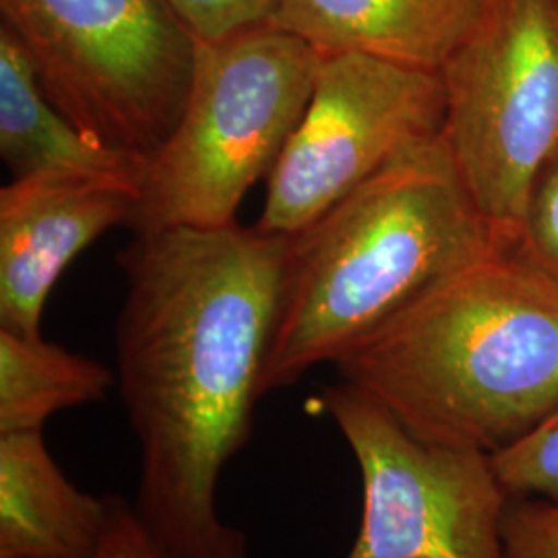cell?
I'll return each instance as SVG.
<instances>
[{
  "label": "cell",
  "mask_w": 558,
  "mask_h": 558,
  "mask_svg": "<svg viewBox=\"0 0 558 558\" xmlns=\"http://www.w3.org/2000/svg\"><path fill=\"white\" fill-rule=\"evenodd\" d=\"M288 236L240 228L135 234L119 255L117 383L140 449L133 509L168 558H246L218 490L253 433Z\"/></svg>",
  "instance_id": "1"
},
{
  "label": "cell",
  "mask_w": 558,
  "mask_h": 558,
  "mask_svg": "<svg viewBox=\"0 0 558 558\" xmlns=\"http://www.w3.org/2000/svg\"><path fill=\"white\" fill-rule=\"evenodd\" d=\"M333 366L416 439L493 456L558 408V290L490 251Z\"/></svg>",
  "instance_id": "2"
},
{
  "label": "cell",
  "mask_w": 558,
  "mask_h": 558,
  "mask_svg": "<svg viewBox=\"0 0 558 558\" xmlns=\"http://www.w3.org/2000/svg\"><path fill=\"white\" fill-rule=\"evenodd\" d=\"M497 248L442 135L412 149L288 236L260 398L333 364L440 279Z\"/></svg>",
  "instance_id": "3"
},
{
  "label": "cell",
  "mask_w": 558,
  "mask_h": 558,
  "mask_svg": "<svg viewBox=\"0 0 558 558\" xmlns=\"http://www.w3.org/2000/svg\"><path fill=\"white\" fill-rule=\"evenodd\" d=\"M323 52L274 23L197 40L189 98L147 158L131 228H226L306 112Z\"/></svg>",
  "instance_id": "4"
},
{
  "label": "cell",
  "mask_w": 558,
  "mask_h": 558,
  "mask_svg": "<svg viewBox=\"0 0 558 558\" xmlns=\"http://www.w3.org/2000/svg\"><path fill=\"white\" fill-rule=\"evenodd\" d=\"M46 98L89 137L151 158L174 131L195 36L166 0H0Z\"/></svg>",
  "instance_id": "5"
},
{
  "label": "cell",
  "mask_w": 558,
  "mask_h": 558,
  "mask_svg": "<svg viewBox=\"0 0 558 558\" xmlns=\"http://www.w3.org/2000/svg\"><path fill=\"white\" fill-rule=\"evenodd\" d=\"M440 80L442 140L490 236L511 251L558 154V0H488Z\"/></svg>",
  "instance_id": "6"
},
{
  "label": "cell",
  "mask_w": 558,
  "mask_h": 558,
  "mask_svg": "<svg viewBox=\"0 0 558 558\" xmlns=\"http://www.w3.org/2000/svg\"><path fill=\"white\" fill-rule=\"evenodd\" d=\"M319 405L362 478V521L345 558H505L511 495L490 453L416 439L345 380L325 387Z\"/></svg>",
  "instance_id": "7"
},
{
  "label": "cell",
  "mask_w": 558,
  "mask_h": 558,
  "mask_svg": "<svg viewBox=\"0 0 558 558\" xmlns=\"http://www.w3.org/2000/svg\"><path fill=\"white\" fill-rule=\"evenodd\" d=\"M445 122L440 73L364 54H323L306 112L267 177L257 228L294 236Z\"/></svg>",
  "instance_id": "8"
},
{
  "label": "cell",
  "mask_w": 558,
  "mask_h": 558,
  "mask_svg": "<svg viewBox=\"0 0 558 558\" xmlns=\"http://www.w3.org/2000/svg\"><path fill=\"white\" fill-rule=\"evenodd\" d=\"M140 189L66 174L13 179L0 191V329L41 336L48 296L104 232L131 226Z\"/></svg>",
  "instance_id": "9"
},
{
  "label": "cell",
  "mask_w": 558,
  "mask_h": 558,
  "mask_svg": "<svg viewBox=\"0 0 558 558\" xmlns=\"http://www.w3.org/2000/svg\"><path fill=\"white\" fill-rule=\"evenodd\" d=\"M486 4L488 0H276L269 23L323 54H364L440 73Z\"/></svg>",
  "instance_id": "10"
},
{
  "label": "cell",
  "mask_w": 558,
  "mask_h": 558,
  "mask_svg": "<svg viewBox=\"0 0 558 558\" xmlns=\"http://www.w3.org/2000/svg\"><path fill=\"white\" fill-rule=\"evenodd\" d=\"M110 507L66 478L44 430L0 435V558H96Z\"/></svg>",
  "instance_id": "11"
},
{
  "label": "cell",
  "mask_w": 558,
  "mask_h": 558,
  "mask_svg": "<svg viewBox=\"0 0 558 558\" xmlns=\"http://www.w3.org/2000/svg\"><path fill=\"white\" fill-rule=\"evenodd\" d=\"M0 156L13 179L66 174L124 180L137 189L147 160L89 137L41 92L17 36L0 25Z\"/></svg>",
  "instance_id": "12"
},
{
  "label": "cell",
  "mask_w": 558,
  "mask_h": 558,
  "mask_svg": "<svg viewBox=\"0 0 558 558\" xmlns=\"http://www.w3.org/2000/svg\"><path fill=\"white\" fill-rule=\"evenodd\" d=\"M114 385L98 360L0 329V435L44 430L50 416L101 401Z\"/></svg>",
  "instance_id": "13"
},
{
  "label": "cell",
  "mask_w": 558,
  "mask_h": 558,
  "mask_svg": "<svg viewBox=\"0 0 558 558\" xmlns=\"http://www.w3.org/2000/svg\"><path fill=\"white\" fill-rule=\"evenodd\" d=\"M490 458L511 497L558 500V408L525 437Z\"/></svg>",
  "instance_id": "14"
},
{
  "label": "cell",
  "mask_w": 558,
  "mask_h": 558,
  "mask_svg": "<svg viewBox=\"0 0 558 558\" xmlns=\"http://www.w3.org/2000/svg\"><path fill=\"white\" fill-rule=\"evenodd\" d=\"M509 253L558 290V154L539 174Z\"/></svg>",
  "instance_id": "15"
},
{
  "label": "cell",
  "mask_w": 558,
  "mask_h": 558,
  "mask_svg": "<svg viewBox=\"0 0 558 558\" xmlns=\"http://www.w3.org/2000/svg\"><path fill=\"white\" fill-rule=\"evenodd\" d=\"M505 558H558V500L511 497L502 515Z\"/></svg>",
  "instance_id": "16"
},
{
  "label": "cell",
  "mask_w": 558,
  "mask_h": 558,
  "mask_svg": "<svg viewBox=\"0 0 558 558\" xmlns=\"http://www.w3.org/2000/svg\"><path fill=\"white\" fill-rule=\"evenodd\" d=\"M195 40H218L267 23L276 0H166Z\"/></svg>",
  "instance_id": "17"
},
{
  "label": "cell",
  "mask_w": 558,
  "mask_h": 558,
  "mask_svg": "<svg viewBox=\"0 0 558 558\" xmlns=\"http://www.w3.org/2000/svg\"><path fill=\"white\" fill-rule=\"evenodd\" d=\"M110 519L96 558H168L149 536L131 502L110 495Z\"/></svg>",
  "instance_id": "18"
}]
</instances>
